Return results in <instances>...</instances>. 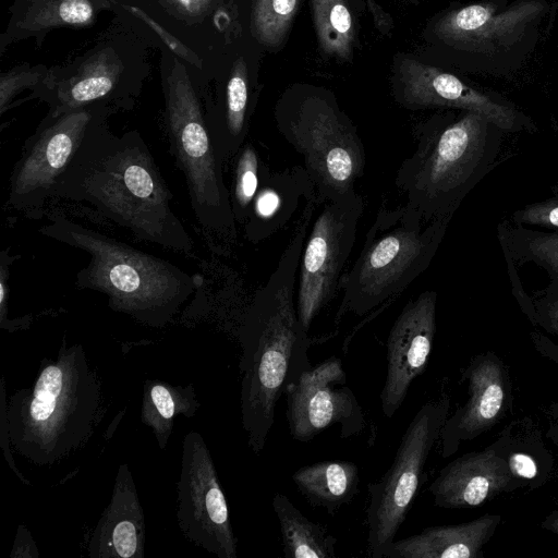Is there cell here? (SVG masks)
<instances>
[{
    "label": "cell",
    "mask_w": 558,
    "mask_h": 558,
    "mask_svg": "<svg viewBox=\"0 0 558 558\" xmlns=\"http://www.w3.org/2000/svg\"><path fill=\"white\" fill-rule=\"evenodd\" d=\"M316 207V198L305 202L275 270L256 291L239 328L241 420L255 454L266 445L287 385L311 367L307 351L314 339L299 319L295 283Z\"/></svg>",
    "instance_id": "obj_1"
},
{
    "label": "cell",
    "mask_w": 558,
    "mask_h": 558,
    "mask_svg": "<svg viewBox=\"0 0 558 558\" xmlns=\"http://www.w3.org/2000/svg\"><path fill=\"white\" fill-rule=\"evenodd\" d=\"M53 197L84 202L137 240L184 254L194 241L173 211L172 194L137 132L112 134L105 123L86 138Z\"/></svg>",
    "instance_id": "obj_2"
},
{
    "label": "cell",
    "mask_w": 558,
    "mask_h": 558,
    "mask_svg": "<svg viewBox=\"0 0 558 558\" xmlns=\"http://www.w3.org/2000/svg\"><path fill=\"white\" fill-rule=\"evenodd\" d=\"M506 133L466 110L447 109L416 123L415 150L395 178L405 204L427 220L453 217L466 195L497 166Z\"/></svg>",
    "instance_id": "obj_3"
},
{
    "label": "cell",
    "mask_w": 558,
    "mask_h": 558,
    "mask_svg": "<svg viewBox=\"0 0 558 558\" xmlns=\"http://www.w3.org/2000/svg\"><path fill=\"white\" fill-rule=\"evenodd\" d=\"M99 401V380L83 347L63 344L43 361L31 387L10 397L11 447L36 465L59 462L89 439Z\"/></svg>",
    "instance_id": "obj_4"
},
{
    "label": "cell",
    "mask_w": 558,
    "mask_h": 558,
    "mask_svg": "<svg viewBox=\"0 0 558 558\" xmlns=\"http://www.w3.org/2000/svg\"><path fill=\"white\" fill-rule=\"evenodd\" d=\"M38 232L86 252L88 264L76 287L100 292L111 310L150 326L165 327L195 291L194 277L167 259L64 217H51Z\"/></svg>",
    "instance_id": "obj_5"
},
{
    "label": "cell",
    "mask_w": 558,
    "mask_h": 558,
    "mask_svg": "<svg viewBox=\"0 0 558 558\" xmlns=\"http://www.w3.org/2000/svg\"><path fill=\"white\" fill-rule=\"evenodd\" d=\"M452 217L425 219L409 205L378 208L360 254L342 275L338 324L391 303L430 265Z\"/></svg>",
    "instance_id": "obj_6"
},
{
    "label": "cell",
    "mask_w": 558,
    "mask_h": 558,
    "mask_svg": "<svg viewBox=\"0 0 558 558\" xmlns=\"http://www.w3.org/2000/svg\"><path fill=\"white\" fill-rule=\"evenodd\" d=\"M549 14L547 0H489L447 9L422 38L439 62L464 71L506 74L533 51Z\"/></svg>",
    "instance_id": "obj_7"
},
{
    "label": "cell",
    "mask_w": 558,
    "mask_h": 558,
    "mask_svg": "<svg viewBox=\"0 0 558 558\" xmlns=\"http://www.w3.org/2000/svg\"><path fill=\"white\" fill-rule=\"evenodd\" d=\"M277 130L303 158L317 207L352 191L365 170L363 142L351 119L326 90L299 87L275 108Z\"/></svg>",
    "instance_id": "obj_8"
},
{
    "label": "cell",
    "mask_w": 558,
    "mask_h": 558,
    "mask_svg": "<svg viewBox=\"0 0 558 558\" xmlns=\"http://www.w3.org/2000/svg\"><path fill=\"white\" fill-rule=\"evenodd\" d=\"M166 121L171 154L184 175L198 223L206 231L234 239L235 219L223 181V163L214 146L201 101L179 62L167 78Z\"/></svg>",
    "instance_id": "obj_9"
},
{
    "label": "cell",
    "mask_w": 558,
    "mask_h": 558,
    "mask_svg": "<svg viewBox=\"0 0 558 558\" xmlns=\"http://www.w3.org/2000/svg\"><path fill=\"white\" fill-rule=\"evenodd\" d=\"M449 408L450 399L447 396L424 403L404 430L389 469L378 481L368 483L366 521L371 557H384L404 522Z\"/></svg>",
    "instance_id": "obj_10"
},
{
    "label": "cell",
    "mask_w": 558,
    "mask_h": 558,
    "mask_svg": "<svg viewBox=\"0 0 558 558\" xmlns=\"http://www.w3.org/2000/svg\"><path fill=\"white\" fill-rule=\"evenodd\" d=\"M102 123L105 112L87 106L49 114L26 140L13 167L7 205L37 218L86 138Z\"/></svg>",
    "instance_id": "obj_11"
},
{
    "label": "cell",
    "mask_w": 558,
    "mask_h": 558,
    "mask_svg": "<svg viewBox=\"0 0 558 558\" xmlns=\"http://www.w3.org/2000/svg\"><path fill=\"white\" fill-rule=\"evenodd\" d=\"M318 207L320 211L312 221L299 267L296 308L307 332L314 318L339 292L365 204L363 196L352 191Z\"/></svg>",
    "instance_id": "obj_12"
},
{
    "label": "cell",
    "mask_w": 558,
    "mask_h": 558,
    "mask_svg": "<svg viewBox=\"0 0 558 558\" xmlns=\"http://www.w3.org/2000/svg\"><path fill=\"white\" fill-rule=\"evenodd\" d=\"M390 84L396 102L409 110L473 111L507 133L536 129L531 117L504 97L475 88L451 72L409 54L393 57Z\"/></svg>",
    "instance_id": "obj_13"
},
{
    "label": "cell",
    "mask_w": 558,
    "mask_h": 558,
    "mask_svg": "<svg viewBox=\"0 0 558 558\" xmlns=\"http://www.w3.org/2000/svg\"><path fill=\"white\" fill-rule=\"evenodd\" d=\"M177 490V521L185 538L219 558H236L226 496L210 451L197 432L187 433L182 441Z\"/></svg>",
    "instance_id": "obj_14"
},
{
    "label": "cell",
    "mask_w": 558,
    "mask_h": 558,
    "mask_svg": "<svg viewBox=\"0 0 558 558\" xmlns=\"http://www.w3.org/2000/svg\"><path fill=\"white\" fill-rule=\"evenodd\" d=\"M291 437L308 441L333 424L349 438L366 428V418L354 392L347 386L342 362L331 356L304 369L284 389Z\"/></svg>",
    "instance_id": "obj_15"
},
{
    "label": "cell",
    "mask_w": 558,
    "mask_h": 558,
    "mask_svg": "<svg viewBox=\"0 0 558 558\" xmlns=\"http://www.w3.org/2000/svg\"><path fill=\"white\" fill-rule=\"evenodd\" d=\"M437 293L425 290L411 299L393 322L387 338V372L380 405L391 418L414 379L426 368L436 332Z\"/></svg>",
    "instance_id": "obj_16"
},
{
    "label": "cell",
    "mask_w": 558,
    "mask_h": 558,
    "mask_svg": "<svg viewBox=\"0 0 558 558\" xmlns=\"http://www.w3.org/2000/svg\"><path fill=\"white\" fill-rule=\"evenodd\" d=\"M464 377L469 381V399L440 433L442 457L454 453L461 441L470 440L492 428L502 416L509 392L504 364L493 353L475 356Z\"/></svg>",
    "instance_id": "obj_17"
},
{
    "label": "cell",
    "mask_w": 558,
    "mask_h": 558,
    "mask_svg": "<svg viewBox=\"0 0 558 558\" xmlns=\"http://www.w3.org/2000/svg\"><path fill=\"white\" fill-rule=\"evenodd\" d=\"M144 512L126 463L120 464L110 502L87 544L90 558H143Z\"/></svg>",
    "instance_id": "obj_18"
},
{
    "label": "cell",
    "mask_w": 558,
    "mask_h": 558,
    "mask_svg": "<svg viewBox=\"0 0 558 558\" xmlns=\"http://www.w3.org/2000/svg\"><path fill=\"white\" fill-rule=\"evenodd\" d=\"M512 478L508 462L493 449L463 454L442 468L429 486L441 508H472L506 489Z\"/></svg>",
    "instance_id": "obj_19"
},
{
    "label": "cell",
    "mask_w": 558,
    "mask_h": 558,
    "mask_svg": "<svg viewBox=\"0 0 558 558\" xmlns=\"http://www.w3.org/2000/svg\"><path fill=\"white\" fill-rule=\"evenodd\" d=\"M310 198H316V192L304 167L270 172L264 166L258 191L243 225L246 239L259 243L271 236L290 222L301 201Z\"/></svg>",
    "instance_id": "obj_20"
},
{
    "label": "cell",
    "mask_w": 558,
    "mask_h": 558,
    "mask_svg": "<svg viewBox=\"0 0 558 558\" xmlns=\"http://www.w3.org/2000/svg\"><path fill=\"white\" fill-rule=\"evenodd\" d=\"M500 519L499 514H485L470 522L428 526L407 538L395 539L384 557L478 558Z\"/></svg>",
    "instance_id": "obj_21"
},
{
    "label": "cell",
    "mask_w": 558,
    "mask_h": 558,
    "mask_svg": "<svg viewBox=\"0 0 558 558\" xmlns=\"http://www.w3.org/2000/svg\"><path fill=\"white\" fill-rule=\"evenodd\" d=\"M299 492L314 508L333 515L351 502L359 490V469L345 460L320 461L304 465L292 474Z\"/></svg>",
    "instance_id": "obj_22"
},
{
    "label": "cell",
    "mask_w": 558,
    "mask_h": 558,
    "mask_svg": "<svg viewBox=\"0 0 558 558\" xmlns=\"http://www.w3.org/2000/svg\"><path fill=\"white\" fill-rule=\"evenodd\" d=\"M201 407L192 384L172 385L146 380L143 387L141 422L154 432L158 447L165 449L178 414L191 418Z\"/></svg>",
    "instance_id": "obj_23"
},
{
    "label": "cell",
    "mask_w": 558,
    "mask_h": 558,
    "mask_svg": "<svg viewBox=\"0 0 558 558\" xmlns=\"http://www.w3.org/2000/svg\"><path fill=\"white\" fill-rule=\"evenodd\" d=\"M286 558H333L337 539L327 529L307 519L280 493L272 497Z\"/></svg>",
    "instance_id": "obj_24"
},
{
    "label": "cell",
    "mask_w": 558,
    "mask_h": 558,
    "mask_svg": "<svg viewBox=\"0 0 558 558\" xmlns=\"http://www.w3.org/2000/svg\"><path fill=\"white\" fill-rule=\"evenodd\" d=\"M497 236L502 253L508 254L517 266L534 263L546 271L549 282L558 283V230H535L501 221L497 226Z\"/></svg>",
    "instance_id": "obj_25"
},
{
    "label": "cell",
    "mask_w": 558,
    "mask_h": 558,
    "mask_svg": "<svg viewBox=\"0 0 558 558\" xmlns=\"http://www.w3.org/2000/svg\"><path fill=\"white\" fill-rule=\"evenodd\" d=\"M311 11L320 52L327 58L351 61L356 28L348 0H311Z\"/></svg>",
    "instance_id": "obj_26"
},
{
    "label": "cell",
    "mask_w": 558,
    "mask_h": 558,
    "mask_svg": "<svg viewBox=\"0 0 558 558\" xmlns=\"http://www.w3.org/2000/svg\"><path fill=\"white\" fill-rule=\"evenodd\" d=\"M117 80V63L105 54L95 57L84 65L81 74L58 87L50 114L86 107L106 98L114 89Z\"/></svg>",
    "instance_id": "obj_27"
},
{
    "label": "cell",
    "mask_w": 558,
    "mask_h": 558,
    "mask_svg": "<svg viewBox=\"0 0 558 558\" xmlns=\"http://www.w3.org/2000/svg\"><path fill=\"white\" fill-rule=\"evenodd\" d=\"M302 0H255L252 32L270 50L280 49L288 38Z\"/></svg>",
    "instance_id": "obj_28"
},
{
    "label": "cell",
    "mask_w": 558,
    "mask_h": 558,
    "mask_svg": "<svg viewBox=\"0 0 558 558\" xmlns=\"http://www.w3.org/2000/svg\"><path fill=\"white\" fill-rule=\"evenodd\" d=\"M264 166L254 146L244 144L238 154L231 195L232 211L238 223L244 225L248 217Z\"/></svg>",
    "instance_id": "obj_29"
},
{
    "label": "cell",
    "mask_w": 558,
    "mask_h": 558,
    "mask_svg": "<svg viewBox=\"0 0 558 558\" xmlns=\"http://www.w3.org/2000/svg\"><path fill=\"white\" fill-rule=\"evenodd\" d=\"M510 222L515 226L558 230V184L553 186L548 198L515 209L510 216Z\"/></svg>",
    "instance_id": "obj_30"
},
{
    "label": "cell",
    "mask_w": 558,
    "mask_h": 558,
    "mask_svg": "<svg viewBox=\"0 0 558 558\" xmlns=\"http://www.w3.org/2000/svg\"><path fill=\"white\" fill-rule=\"evenodd\" d=\"M534 325H541L545 330L558 336V283L549 282L546 288L535 293Z\"/></svg>",
    "instance_id": "obj_31"
},
{
    "label": "cell",
    "mask_w": 558,
    "mask_h": 558,
    "mask_svg": "<svg viewBox=\"0 0 558 558\" xmlns=\"http://www.w3.org/2000/svg\"><path fill=\"white\" fill-rule=\"evenodd\" d=\"M136 16H138L142 21H144L161 39L162 41L178 56L187 62L194 64L196 68H202L201 59L190 50L185 45H183L178 38L172 36L169 32H167L160 24L154 21L150 16H148L141 9L135 7H125Z\"/></svg>",
    "instance_id": "obj_32"
},
{
    "label": "cell",
    "mask_w": 558,
    "mask_h": 558,
    "mask_svg": "<svg viewBox=\"0 0 558 558\" xmlns=\"http://www.w3.org/2000/svg\"><path fill=\"white\" fill-rule=\"evenodd\" d=\"M39 74L35 71H17L1 76L0 82V108L4 112L12 98L27 86L35 85Z\"/></svg>",
    "instance_id": "obj_33"
},
{
    "label": "cell",
    "mask_w": 558,
    "mask_h": 558,
    "mask_svg": "<svg viewBox=\"0 0 558 558\" xmlns=\"http://www.w3.org/2000/svg\"><path fill=\"white\" fill-rule=\"evenodd\" d=\"M59 23L83 25L88 23L94 15V9L89 0H61L57 8Z\"/></svg>",
    "instance_id": "obj_34"
},
{
    "label": "cell",
    "mask_w": 558,
    "mask_h": 558,
    "mask_svg": "<svg viewBox=\"0 0 558 558\" xmlns=\"http://www.w3.org/2000/svg\"><path fill=\"white\" fill-rule=\"evenodd\" d=\"M504 257L507 265V272L510 280L512 293L514 298L517 299L520 307L524 312V314L529 317V319L534 324L535 318V307L533 298H530L521 283V280L519 279L518 271H517V265L511 259V257L504 253Z\"/></svg>",
    "instance_id": "obj_35"
},
{
    "label": "cell",
    "mask_w": 558,
    "mask_h": 558,
    "mask_svg": "<svg viewBox=\"0 0 558 558\" xmlns=\"http://www.w3.org/2000/svg\"><path fill=\"white\" fill-rule=\"evenodd\" d=\"M8 402L5 399V390H4V380L2 378L1 381V412H0V445L3 450V454L5 457L7 462L9 463L12 471L21 478L22 482L27 483L28 481L19 472L15 466L14 459L11 454V441L9 435V424H8V414H7Z\"/></svg>",
    "instance_id": "obj_36"
},
{
    "label": "cell",
    "mask_w": 558,
    "mask_h": 558,
    "mask_svg": "<svg viewBox=\"0 0 558 558\" xmlns=\"http://www.w3.org/2000/svg\"><path fill=\"white\" fill-rule=\"evenodd\" d=\"M509 470L512 476L522 478H534L537 474L535 461L525 453H513L508 461Z\"/></svg>",
    "instance_id": "obj_37"
},
{
    "label": "cell",
    "mask_w": 558,
    "mask_h": 558,
    "mask_svg": "<svg viewBox=\"0 0 558 558\" xmlns=\"http://www.w3.org/2000/svg\"><path fill=\"white\" fill-rule=\"evenodd\" d=\"M376 28L383 34L388 35L393 28V20L376 0H364Z\"/></svg>",
    "instance_id": "obj_38"
},
{
    "label": "cell",
    "mask_w": 558,
    "mask_h": 558,
    "mask_svg": "<svg viewBox=\"0 0 558 558\" xmlns=\"http://www.w3.org/2000/svg\"><path fill=\"white\" fill-rule=\"evenodd\" d=\"M542 526L558 534V510L551 512L542 523Z\"/></svg>",
    "instance_id": "obj_39"
},
{
    "label": "cell",
    "mask_w": 558,
    "mask_h": 558,
    "mask_svg": "<svg viewBox=\"0 0 558 558\" xmlns=\"http://www.w3.org/2000/svg\"><path fill=\"white\" fill-rule=\"evenodd\" d=\"M181 7L186 11L192 12L194 9H199L206 4L208 0H177Z\"/></svg>",
    "instance_id": "obj_40"
},
{
    "label": "cell",
    "mask_w": 558,
    "mask_h": 558,
    "mask_svg": "<svg viewBox=\"0 0 558 558\" xmlns=\"http://www.w3.org/2000/svg\"><path fill=\"white\" fill-rule=\"evenodd\" d=\"M553 412L558 421V401L553 404Z\"/></svg>",
    "instance_id": "obj_41"
},
{
    "label": "cell",
    "mask_w": 558,
    "mask_h": 558,
    "mask_svg": "<svg viewBox=\"0 0 558 558\" xmlns=\"http://www.w3.org/2000/svg\"><path fill=\"white\" fill-rule=\"evenodd\" d=\"M402 1H407V2H410V3H418L422 0H402Z\"/></svg>",
    "instance_id": "obj_42"
}]
</instances>
